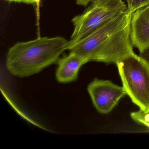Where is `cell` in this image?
<instances>
[{
  "label": "cell",
  "mask_w": 149,
  "mask_h": 149,
  "mask_svg": "<svg viewBox=\"0 0 149 149\" xmlns=\"http://www.w3.org/2000/svg\"><path fill=\"white\" fill-rule=\"evenodd\" d=\"M132 14L128 8L68 50L81 56L88 62L93 61L117 65L134 53L131 34Z\"/></svg>",
  "instance_id": "obj_1"
},
{
  "label": "cell",
  "mask_w": 149,
  "mask_h": 149,
  "mask_svg": "<svg viewBox=\"0 0 149 149\" xmlns=\"http://www.w3.org/2000/svg\"><path fill=\"white\" fill-rule=\"evenodd\" d=\"M69 41L61 36L44 37L19 42L10 48L6 56V67L13 75L26 77L39 73L58 62L68 49Z\"/></svg>",
  "instance_id": "obj_2"
},
{
  "label": "cell",
  "mask_w": 149,
  "mask_h": 149,
  "mask_svg": "<svg viewBox=\"0 0 149 149\" xmlns=\"http://www.w3.org/2000/svg\"><path fill=\"white\" fill-rule=\"evenodd\" d=\"M123 86L133 103L149 110V62L135 53L117 64Z\"/></svg>",
  "instance_id": "obj_3"
},
{
  "label": "cell",
  "mask_w": 149,
  "mask_h": 149,
  "mask_svg": "<svg viewBox=\"0 0 149 149\" xmlns=\"http://www.w3.org/2000/svg\"><path fill=\"white\" fill-rule=\"evenodd\" d=\"M127 9L125 0H93L83 13L72 19L74 29L68 49Z\"/></svg>",
  "instance_id": "obj_4"
},
{
  "label": "cell",
  "mask_w": 149,
  "mask_h": 149,
  "mask_svg": "<svg viewBox=\"0 0 149 149\" xmlns=\"http://www.w3.org/2000/svg\"><path fill=\"white\" fill-rule=\"evenodd\" d=\"M94 106L98 112L107 114L116 106L119 100L127 95L123 86L108 80L95 78L88 87Z\"/></svg>",
  "instance_id": "obj_5"
},
{
  "label": "cell",
  "mask_w": 149,
  "mask_h": 149,
  "mask_svg": "<svg viewBox=\"0 0 149 149\" xmlns=\"http://www.w3.org/2000/svg\"><path fill=\"white\" fill-rule=\"evenodd\" d=\"M131 34L133 47L140 54L149 49V5L132 13Z\"/></svg>",
  "instance_id": "obj_6"
},
{
  "label": "cell",
  "mask_w": 149,
  "mask_h": 149,
  "mask_svg": "<svg viewBox=\"0 0 149 149\" xmlns=\"http://www.w3.org/2000/svg\"><path fill=\"white\" fill-rule=\"evenodd\" d=\"M88 62L81 56L70 52L68 55L59 59L56 77L59 82H70L76 80L79 70Z\"/></svg>",
  "instance_id": "obj_7"
},
{
  "label": "cell",
  "mask_w": 149,
  "mask_h": 149,
  "mask_svg": "<svg viewBox=\"0 0 149 149\" xmlns=\"http://www.w3.org/2000/svg\"><path fill=\"white\" fill-rule=\"evenodd\" d=\"M130 116L135 122L149 128V110L145 111L139 109V111L132 112Z\"/></svg>",
  "instance_id": "obj_8"
},
{
  "label": "cell",
  "mask_w": 149,
  "mask_h": 149,
  "mask_svg": "<svg viewBox=\"0 0 149 149\" xmlns=\"http://www.w3.org/2000/svg\"><path fill=\"white\" fill-rule=\"evenodd\" d=\"M128 8L132 13L149 5V0H125Z\"/></svg>",
  "instance_id": "obj_9"
},
{
  "label": "cell",
  "mask_w": 149,
  "mask_h": 149,
  "mask_svg": "<svg viewBox=\"0 0 149 149\" xmlns=\"http://www.w3.org/2000/svg\"><path fill=\"white\" fill-rule=\"evenodd\" d=\"M5 1H8L9 3L15 2V3H22L28 5H33L38 4L41 0H4Z\"/></svg>",
  "instance_id": "obj_10"
},
{
  "label": "cell",
  "mask_w": 149,
  "mask_h": 149,
  "mask_svg": "<svg viewBox=\"0 0 149 149\" xmlns=\"http://www.w3.org/2000/svg\"><path fill=\"white\" fill-rule=\"evenodd\" d=\"M93 0H76L77 5L81 6L86 7Z\"/></svg>",
  "instance_id": "obj_11"
}]
</instances>
